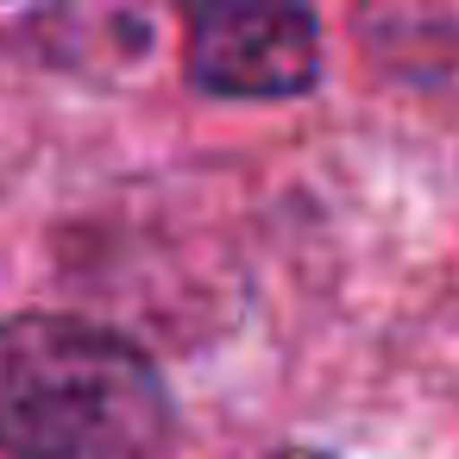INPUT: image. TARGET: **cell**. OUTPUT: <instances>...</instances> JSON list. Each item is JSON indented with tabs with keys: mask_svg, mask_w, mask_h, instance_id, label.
<instances>
[{
	"mask_svg": "<svg viewBox=\"0 0 459 459\" xmlns=\"http://www.w3.org/2000/svg\"><path fill=\"white\" fill-rule=\"evenodd\" d=\"M170 434V384L120 327L51 308L0 321V453L7 459H158Z\"/></svg>",
	"mask_w": 459,
	"mask_h": 459,
	"instance_id": "6da1fadb",
	"label": "cell"
},
{
	"mask_svg": "<svg viewBox=\"0 0 459 459\" xmlns=\"http://www.w3.org/2000/svg\"><path fill=\"white\" fill-rule=\"evenodd\" d=\"M258 459H333V453H315V446H271V453H258Z\"/></svg>",
	"mask_w": 459,
	"mask_h": 459,
	"instance_id": "3957f363",
	"label": "cell"
},
{
	"mask_svg": "<svg viewBox=\"0 0 459 459\" xmlns=\"http://www.w3.org/2000/svg\"><path fill=\"white\" fill-rule=\"evenodd\" d=\"M183 76L221 101H290L321 82V20L271 0H208L183 20Z\"/></svg>",
	"mask_w": 459,
	"mask_h": 459,
	"instance_id": "7a4b0ae2",
	"label": "cell"
}]
</instances>
